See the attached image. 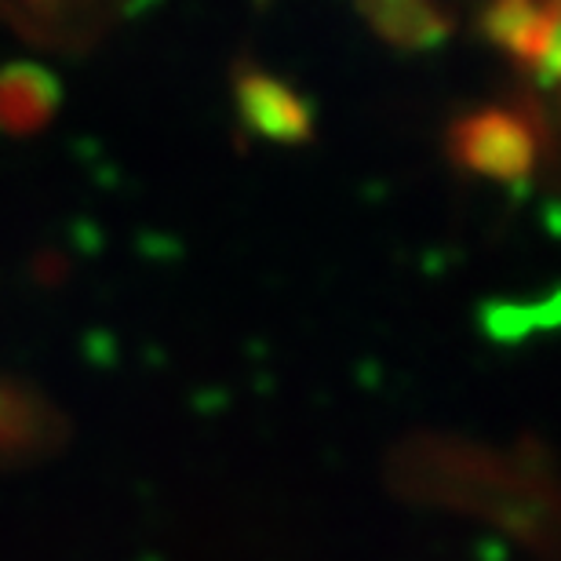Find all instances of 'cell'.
<instances>
[{
    "label": "cell",
    "instance_id": "cell-1",
    "mask_svg": "<svg viewBox=\"0 0 561 561\" xmlns=\"http://www.w3.org/2000/svg\"><path fill=\"white\" fill-rule=\"evenodd\" d=\"M456 157L470 172L492 179H522L529 175L536 146L533 131L522 117L489 110V114L470 117L456 131Z\"/></svg>",
    "mask_w": 561,
    "mask_h": 561
},
{
    "label": "cell",
    "instance_id": "cell-2",
    "mask_svg": "<svg viewBox=\"0 0 561 561\" xmlns=\"http://www.w3.org/2000/svg\"><path fill=\"white\" fill-rule=\"evenodd\" d=\"M492 33L500 44L525 62H540L543 70L554 66V4L547 0L536 8V0H500L492 8Z\"/></svg>",
    "mask_w": 561,
    "mask_h": 561
},
{
    "label": "cell",
    "instance_id": "cell-3",
    "mask_svg": "<svg viewBox=\"0 0 561 561\" xmlns=\"http://www.w3.org/2000/svg\"><path fill=\"white\" fill-rule=\"evenodd\" d=\"M244 110L255 117V125H260L263 131H274V136L302 128L296 99H291L288 92H280L274 81H263V77L244 81Z\"/></svg>",
    "mask_w": 561,
    "mask_h": 561
},
{
    "label": "cell",
    "instance_id": "cell-4",
    "mask_svg": "<svg viewBox=\"0 0 561 561\" xmlns=\"http://www.w3.org/2000/svg\"><path fill=\"white\" fill-rule=\"evenodd\" d=\"M368 8H379L376 15L383 19V26L390 33H398V26L405 22L409 33L420 30V22H426V0H368Z\"/></svg>",
    "mask_w": 561,
    "mask_h": 561
}]
</instances>
